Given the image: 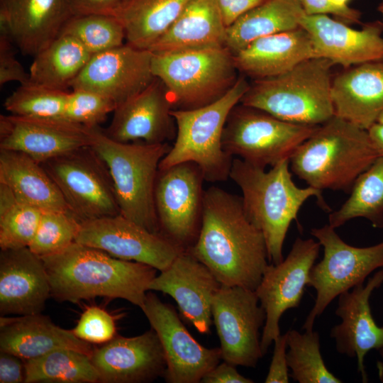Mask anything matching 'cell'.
I'll return each instance as SVG.
<instances>
[{"mask_svg": "<svg viewBox=\"0 0 383 383\" xmlns=\"http://www.w3.org/2000/svg\"><path fill=\"white\" fill-rule=\"evenodd\" d=\"M378 157L367 130L334 116L297 147L289 166L309 187L349 193Z\"/></svg>", "mask_w": 383, "mask_h": 383, "instance_id": "cell-4", "label": "cell"}, {"mask_svg": "<svg viewBox=\"0 0 383 383\" xmlns=\"http://www.w3.org/2000/svg\"><path fill=\"white\" fill-rule=\"evenodd\" d=\"M168 92L157 77L144 89L118 104L104 133L114 140L157 144L176 137L177 126Z\"/></svg>", "mask_w": 383, "mask_h": 383, "instance_id": "cell-20", "label": "cell"}, {"mask_svg": "<svg viewBox=\"0 0 383 383\" xmlns=\"http://www.w3.org/2000/svg\"><path fill=\"white\" fill-rule=\"evenodd\" d=\"M121 0H67L72 16H114Z\"/></svg>", "mask_w": 383, "mask_h": 383, "instance_id": "cell-46", "label": "cell"}, {"mask_svg": "<svg viewBox=\"0 0 383 383\" xmlns=\"http://www.w3.org/2000/svg\"><path fill=\"white\" fill-rule=\"evenodd\" d=\"M289 160L265 168L233 158L229 177L242 192L244 210L252 223L262 233L269 262L283 260V245L292 222L305 201L312 196L326 211H331L322 191L308 186L301 188L293 181Z\"/></svg>", "mask_w": 383, "mask_h": 383, "instance_id": "cell-3", "label": "cell"}, {"mask_svg": "<svg viewBox=\"0 0 383 383\" xmlns=\"http://www.w3.org/2000/svg\"><path fill=\"white\" fill-rule=\"evenodd\" d=\"M40 164L81 222L121 213L108 167L90 146Z\"/></svg>", "mask_w": 383, "mask_h": 383, "instance_id": "cell-11", "label": "cell"}, {"mask_svg": "<svg viewBox=\"0 0 383 383\" xmlns=\"http://www.w3.org/2000/svg\"><path fill=\"white\" fill-rule=\"evenodd\" d=\"M378 9H379V12L382 13V16H383V0H382V3L380 4Z\"/></svg>", "mask_w": 383, "mask_h": 383, "instance_id": "cell-53", "label": "cell"}, {"mask_svg": "<svg viewBox=\"0 0 383 383\" xmlns=\"http://www.w3.org/2000/svg\"><path fill=\"white\" fill-rule=\"evenodd\" d=\"M300 0H265L227 27L225 45L234 54L252 41L301 27Z\"/></svg>", "mask_w": 383, "mask_h": 383, "instance_id": "cell-31", "label": "cell"}, {"mask_svg": "<svg viewBox=\"0 0 383 383\" xmlns=\"http://www.w3.org/2000/svg\"><path fill=\"white\" fill-rule=\"evenodd\" d=\"M226 28L215 0H191L148 50L176 52L226 46Z\"/></svg>", "mask_w": 383, "mask_h": 383, "instance_id": "cell-29", "label": "cell"}, {"mask_svg": "<svg viewBox=\"0 0 383 383\" xmlns=\"http://www.w3.org/2000/svg\"><path fill=\"white\" fill-rule=\"evenodd\" d=\"M67 0H0V33L23 55L35 56L72 17Z\"/></svg>", "mask_w": 383, "mask_h": 383, "instance_id": "cell-24", "label": "cell"}, {"mask_svg": "<svg viewBox=\"0 0 383 383\" xmlns=\"http://www.w3.org/2000/svg\"><path fill=\"white\" fill-rule=\"evenodd\" d=\"M320 248V243L313 238H297L281 262L270 263L265 269L255 289L266 315L260 339L263 355L281 334L279 323L282 314L299 306Z\"/></svg>", "mask_w": 383, "mask_h": 383, "instance_id": "cell-14", "label": "cell"}, {"mask_svg": "<svg viewBox=\"0 0 383 383\" xmlns=\"http://www.w3.org/2000/svg\"><path fill=\"white\" fill-rule=\"evenodd\" d=\"M61 348L91 355V343L78 338L72 330L56 326L42 313L0 318V351L12 353L23 360L42 356Z\"/></svg>", "mask_w": 383, "mask_h": 383, "instance_id": "cell-28", "label": "cell"}, {"mask_svg": "<svg viewBox=\"0 0 383 383\" xmlns=\"http://www.w3.org/2000/svg\"><path fill=\"white\" fill-rule=\"evenodd\" d=\"M13 42L6 34L0 33V85L16 81L20 84L30 82L29 72H26L16 57Z\"/></svg>", "mask_w": 383, "mask_h": 383, "instance_id": "cell-43", "label": "cell"}, {"mask_svg": "<svg viewBox=\"0 0 383 383\" xmlns=\"http://www.w3.org/2000/svg\"><path fill=\"white\" fill-rule=\"evenodd\" d=\"M318 126L292 123L238 104L224 127L222 146L231 157L265 168L290 158Z\"/></svg>", "mask_w": 383, "mask_h": 383, "instance_id": "cell-9", "label": "cell"}, {"mask_svg": "<svg viewBox=\"0 0 383 383\" xmlns=\"http://www.w3.org/2000/svg\"><path fill=\"white\" fill-rule=\"evenodd\" d=\"M235 365L223 361L208 372L202 383H252L254 381L240 374Z\"/></svg>", "mask_w": 383, "mask_h": 383, "instance_id": "cell-48", "label": "cell"}, {"mask_svg": "<svg viewBox=\"0 0 383 383\" xmlns=\"http://www.w3.org/2000/svg\"><path fill=\"white\" fill-rule=\"evenodd\" d=\"M382 284L383 268L365 285L362 283L341 293L335 312L341 323L334 326L330 333L338 353L357 358V372L363 382L368 380L364 365L365 355L371 350L383 348V326L374 321L370 305L372 293Z\"/></svg>", "mask_w": 383, "mask_h": 383, "instance_id": "cell-22", "label": "cell"}, {"mask_svg": "<svg viewBox=\"0 0 383 383\" xmlns=\"http://www.w3.org/2000/svg\"><path fill=\"white\" fill-rule=\"evenodd\" d=\"M0 184L9 187L21 201L42 211L72 213L42 165L25 153L0 150Z\"/></svg>", "mask_w": 383, "mask_h": 383, "instance_id": "cell-30", "label": "cell"}, {"mask_svg": "<svg viewBox=\"0 0 383 383\" xmlns=\"http://www.w3.org/2000/svg\"><path fill=\"white\" fill-rule=\"evenodd\" d=\"M349 198L328 216V224L337 228L355 218H365L373 227L383 228V156L355 180Z\"/></svg>", "mask_w": 383, "mask_h": 383, "instance_id": "cell-34", "label": "cell"}, {"mask_svg": "<svg viewBox=\"0 0 383 383\" xmlns=\"http://www.w3.org/2000/svg\"><path fill=\"white\" fill-rule=\"evenodd\" d=\"M333 65L327 59L312 57L278 76L255 79L240 104L289 123L320 126L335 116Z\"/></svg>", "mask_w": 383, "mask_h": 383, "instance_id": "cell-5", "label": "cell"}, {"mask_svg": "<svg viewBox=\"0 0 383 383\" xmlns=\"http://www.w3.org/2000/svg\"><path fill=\"white\" fill-rule=\"evenodd\" d=\"M68 35L79 40L94 55L123 45L126 32L114 16H72L63 26L60 35Z\"/></svg>", "mask_w": 383, "mask_h": 383, "instance_id": "cell-38", "label": "cell"}, {"mask_svg": "<svg viewBox=\"0 0 383 383\" xmlns=\"http://www.w3.org/2000/svg\"><path fill=\"white\" fill-rule=\"evenodd\" d=\"M301 27L311 38L315 57L343 67L383 60V24L369 23L353 29L325 14H305Z\"/></svg>", "mask_w": 383, "mask_h": 383, "instance_id": "cell-23", "label": "cell"}, {"mask_svg": "<svg viewBox=\"0 0 383 383\" xmlns=\"http://www.w3.org/2000/svg\"><path fill=\"white\" fill-rule=\"evenodd\" d=\"M81 223L71 213L43 211L28 248L40 257L58 253L75 242Z\"/></svg>", "mask_w": 383, "mask_h": 383, "instance_id": "cell-40", "label": "cell"}, {"mask_svg": "<svg viewBox=\"0 0 383 383\" xmlns=\"http://www.w3.org/2000/svg\"><path fill=\"white\" fill-rule=\"evenodd\" d=\"M287 361L291 370L289 377L299 383H341L329 371L320 350V337L317 331L296 330L287 333Z\"/></svg>", "mask_w": 383, "mask_h": 383, "instance_id": "cell-36", "label": "cell"}, {"mask_svg": "<svg viewBox=\"0 0 383 383\" xmlns=\"http://www.w3.org/2000/svg\"><path fill=\"white\" fill-rule=\"evenodd\" d=\"M382 357V360L378 361L377 364L378 376L379 380L383 382V348L378 350Z\"/></svg>", "mask_w": 383, "mask_h": 383, "instance_id": "cell-51", "label": "cell"}, {"mask_svg": "<svg viewBox=\"0 0 383 383\" xmlns=\"http://www.w3.org/2000/svg\"><path fill=\"white\" fill-rule=\"evenodd\" d=\"M204 177L191 162L159 170L154 194L160 231L182 250L194 243L201 223Z\"/></svg>", "mask_w": 383, "mask_h": 383, "instance_id": "cell-12", "label": "cell"}, {"mask_svg": "<svg viewBox=\"0 0 383 383\" xmlns=\"http://www.w3.org/2000/svg\"><path fill=\"white\" fill-rule=\"evenodd\" d=\"M90 147L108 167L121 214L147 230L160 233L155 207V183L167 143H122L99 127L90 128Z\"/></svg>", "mask_w": 383, "mask_h": 383, "instance_id": "cell-6", "label": "cell"}, {"mask_svg": "<svg viewBox=\"0 0 383 383\" xmlns=\"http://www.w3.org/2000/svg\"><path fill=\"white\" fill-rule=\"evenodd\" d=\"M249 87L246 78L241 75L232 88L216 101L191 110H172L177 134L159 170L191 162L200 167L206 181L227 180L233 158L223 149V133L230 112L240 103Z\"/></svg>", "mask_w": 383, "mask_h": 383, "instance_id": "cell-7", "label": "cell"}, {"mask_svg": "<svg viewBox=\"0 0 383 383\" xmlns=\"http://www.w3.org/2000/svg\"><path fill=\"white\" fill-rule=\"evenodd\" d=\"M72 331L78 338L85 342L105 343L116 335V317L101 307H88Z\"/></svg>", "mask_w": 383, "mask_h": 383, "instance_id": "cell-42", "label": "cell"}, {"mask_svg": "<svg viewBox=\"0 0 383 383\" xmlns=\"http://www.w3.org/2000/svg\"><path fill=\"white\" fill-rule=\"evenodd\" d=\"M50 294V285L42 258L28 247L1 250L0 313H41Z\"/></svg>", "mask_w": 383, "mask_h": 383, "instance_id": "cell-25", "label": "cell"}, {"mask_svg": "<svg viewBox=\"0 0 383 383\" xmlns=\"http://www.w3.org/2000/svg\"><path fill=\"white\" fill-rule=\"evenodd\" d=\"M91 143L89 128L62 117L0 116V150L21 152L40 163Z\"/></svg>", "mask_w": 383, "mask_h": 383, "instance_id": "cell-18", "label": "cell"}, {"mask_svg": "<svg viewBox=\"0 0 383 383\" xmlns=\"http://www.w3.org/2000/svg\"><path fill=\"white\" fill-rule=\"evenodd\" d=\"M188 250L221 284L254 291L270 264L263 234L241 197L216 187L204 190L200 230Z\"/></svg>", "mask_w": 383, "mask_h": 383, "instance_id": "cell-1", "label": "cell"}, {"mask_svg": "<svg viewBox=\"0 0 383 383\" xmlns=\"http://www.w3.org/2000/svg\"><path fill=\"white\" fill-rule=\"evenodd\" d=\"M68 91L29 82L6 98L4 106L11 114L43 118H63Z\"/></svg>", "mask_w": 383, "mask_h": 383, "instance_id": "cell-39", "label": "cell"}, {"mask_svg": "<svg viewBox=\"0 0 383 383\" xmlns=\"http://www.w3.org/2000/svg\"><path fill=\"white\" fill-rule=\"evenodd\" d=\"M117 106L99 93L74 89L68 92L63 118L89 128L99 127Z\"/></svg>", "mask_w": 383, "mask_h": 383, "instance_id": "cell-41", "label": "cell"}, {"mask_svg": "<svg viewBox=\"0 0 383 383\" xmlns=\"http://www.w3.org/2000/svg\"><path fill=\"white\" fill-rule=\"evenodd\" d=\"M377 122L383 124V111L378 116Z\"/></svg>", "mask_w": 383, "mask_h": 383, "instance_id": "cell-52", "label": "cell"}, {"mask_svg": "<svg viewBox=\"0 0 383 383\" xmlns=\"http://www.w3.org/2000/svg\"><path fill=\"white\" fill-rule=\"evenodd\" d=\"M367 132L379 156H383V124L376 122Z\"/></svg>", "mask_w": 383, "mask_h": 383, "instance_id": "cell-50", "label": "cell"}, {"mask_svg": "<svg viewBox=\"0 0 383 383\" xmlns=\"http://www.w3.org/2000/svg\"><path fill=\"white\" fill-rule=\"evenodd\" d=\"M233 55L238 72L255 80L278 76L315 57L311 38L301 27L260 38Z\"/></svg>", "mask_w": 383, "mask_h": 383, "instance_id": "cell-27", "label": "cell"}, {"mask_svg": "<svg viewBox=\"0 0 383 383\" xmlns=\"http://www.w3.org/2000/svg\"><path fill=\"white\" fill-rule=\"evenodd\" d=\"M226 27L265 0H215Z\"/></svg>", "mask_w": 383, "mask_h": 383, "instance_id": "cell-49", "label": "cell"}, {"mask_svg": "<svg viewBox=\"0 0 383 383\" xmlns=\"http://www.w3.org/2000/svg\"><path fill=\"white\" fill-rule=\"evenodd\" d=\"M191 0H121L115 16L122 23L127 44L149 49Z\"/></svg>", "mask_w": 383, "mask_h": 383, "instance_id": "cell-32", "label": "cell"}, {"mask_svg": "<svg viewBox=\"0 0 383 383\" xmlns=\"http://www.w3.org/2000/svg\"><path fill=\"white\" fill-rule=\"evenodd\" d=\"M75 242L160 272L184 250L161 233H152L121 213L82 222Z\"/></svg>", "mask_w": 383, "mask_h": 383, "instance_id": "cell-15", "label": "cell"}, {"mask_svg": "<svg viewBox=\"0 0 383 383\" xmlns=\"http://www.w3.org/2000/svg\"><path fill=\"white\" fill-rule=\"evenodd\" d=\"M221 286L209 269L188 250L150 282L148 290L170 295L182 316L202 334L210 332L213 297Z\"/></svg>", "mask_w": 383, "mask_h": 383, "instance_id": "cell-19", "label": "cell"}, {"mask_svg": "<svg viewBox=\"0 0 383 383\" xmlns=\"http://www.w3.org/2000/svg\"><path fill=\"white\" fill-rule=\"evenodd\" d=\"M335 116L368 130L383 111V60L357 65L332 81Z\"/></svg>", "mask_w": 383, "mask_h": 383, "instance_id": "cell-26", "label": "cell"}, {"mask_svg": "<svg viewBox=\"0 0 383 383\" xmlns=\"http://www.w3.org/2000/svg\"><path fill=\"white\" fill-rule=\"evenodd\" d=\"M43 211L18 198L0 184V248L28 247L37 231Z\"/></svg>", "mask_w": 383, "mask_h": 383, "instance_id": "cell-37", "label": "cell"}, {"mask_svg": "<svg viewBox=\"0 0 383 383\" xmlns=\"http://www.w3.org/2000/svg\"><path fill=\"white\" fill-rule=\"evenodd\" d=\"M0 352V383L24 382L23 360L12 353Z\"/></svg>", "mask_w": 383, "mask_h": 383, "instance_id": "cell-47", "label": "cell"}, {"mask_svg": "<svg viewBox=\"0 0 383 383\" xmlns=\"http://www.w3.org/2000/svg\"><path fill=\"white\" fill-rule=\"evenodd\" d=\"M152 57L150 50L127 43L92 55L70 87L95 91L118 105L154 79Z\"/></svg>", "mask_w": 383, "mask_h": 383, "instance_id": "cell-17", "label": "cell"}, {"mask_svg": "<svg viewBox=\"0 0 383 383\" xmlns=\"http://www.w3.org/2000/svg\"><path fill=\"white\" fill-rule=\"evenodd\" d=\"M91 360L102 383H140L163 377L165 353L152 328L133 337L116 335L93 349Z\"/></svg>", "mask_w": 383, "mask_h": 383, "instance_id": "cell-21", "label": "cell"}, {"mask_svg": "<svg viewBox=\"0 0 383 383\" xmlns=\"http://www.w3.org/2000/svg\"><path fill=\"white\" fill-rule=\"evenodd\" d=\"M41 258L51 296L59 301L118 298L142 309L149 284L157 275V270L150 265L118 259L77 242Z\"/></svg>", "mask_w": 383, "mask_h": 383, "instance_id": "cell-2", "label": "cell"}, {"mask_svg": "<svg viewBox=\"0 0 383 383\" xmlns=\"http://www.w3.org/2000/svg\"><path fill=\"white\" fill-rule=\"evenodd\" d=\"M335 229L328 224L310 232L323 248V257L309 272L307 286L316 290V297L302 326L305 331L313 330L316 318L335 298L364 283L375 270L383 268V241L369 247H354L343 241Z\"/></svg>", "mask_w": 383, "mask_h": 383, "instance_id": "cell-10", "label": "cell"}, {"mask_svg": "<svg viewBox=\"0 0 383 383\" xmlns=\"http://www.w3.org/2000/svg\"><path fill=\"white\" fill-rule=\"evenodd\" d=\"M151 69L165 85L173 110H191L216 101L239 77L234 55L226 46L152 52Z\"/></svg>", "mask_w": 383, "mask_h": 383, "instance_id": "cell-8", "label": "cell"}, {"mask_svg": "<svg viewBox=\"0 0 383 383\" xmlns=\"http://www.w3.org/2000/svg\"><path fill=\"white\" fill-rule=\"evenodd\" d=\"M274 352L265 383H288L289 367L287 361V333L279 335L274 340Z\"/></svg>", "mask_w": 383, "mask_h": 383, "instance_id": "cell-45", "label": "cell"}, {"mask_svg": "<svg viewBox=\"0 0 383 383\" xmlns=\"http://www.w3.org/2000/svg\"><path fill=\"white\" fill-rule=\"evenodd\" d=\"M91 56L79 40L61 34L34 56L28 72L30 82L67 91Z\"/></svg>", "mask_w": 383, "mask_h": 383, "instance_id": "cell-33", "label": "cell"}, {"mask_svg": "<svg viewBox=\"0 0 383 383\" xmlns=\"http://www.w3.org/2000/svg\"><path fill=\"white\" fill-rule=\"evenodd\" d=\"M25 383H96L99 374L90 356L67 348L25 361Z\"/></svg>", "mask_w": 383, "mask_h": 383, "instance_id": "cell-35", "label": "cell"}, {"mask_svg": "<svg viewBox=\"0 0 383 383\" xmlns=\"http://www.w3.org/2000/svg\"><path fill=\"white\" fill-rule=\"evenodd\" d=\"M350 0H300L308 15L333 14L348 23H358L360 13L350 9Z\"/></svg>", "mask_w": 383, "mask_h": 383, "instance_id": "cell-44", "label": "cell"}, {"mask_svg": "<svg viewBox=\"0 0 383 383\" xmlns=\"http://www.w3.org/2000/svg\"><path fill=\"white\" fill-rule=\"evenodd\" d=\"M162 346L168 383H199L222 360L220 348L201 345L187 331L177 311L153 293H147L141 309Z\"/></svg>", "mask_w": 383, "mask_h": 383, "instance_id": "cell-16", "label": "cell"}, {"mask_svg": "<svg viewBox=\"0 0 383 383\" xmlns=\"http://www.w3.org/2000/svg\"><path fill=\"white\" fill-rule=\"evenodd\" d=\"M211 314L222 360L255 368L263 356L260 328L266 318L255 291L221 284L213 297Z\"/></svg>", "mask_w": 383, "mask_h": 383, "instance_id": "cell-13", "label": "cell"}]
</instances>
